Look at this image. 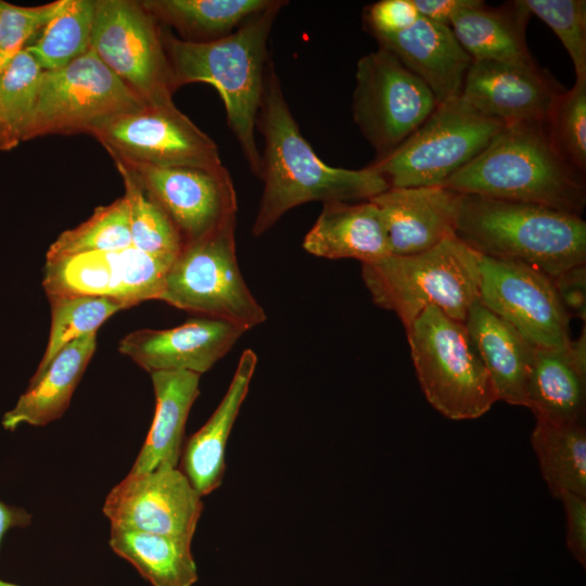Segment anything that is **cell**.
Listing matches in <instances>:
<instances>
[{
	"mask_svg": "<svg viewBox=\"0 0 586 586\" xmlns=\"http://www.w3.org/2000/svg\"><path fill=\"white\" fill-rule=\"evenodd\" d=\"M286 3L271 0L235 30L212 41H186L163 31L175 90L183 85L203 82L218 91L228 126L250 170L259 179L263 164L255 129L269 62L268 40L275 21Z\"/></svg>",
	"mask_w": 586,
	"mask_h": 586,
	"instance_id": "2",
	"label": "cell"
},
{
	"mask_svg": "<svg viewBox=\"0 0 586 586\" xmlns=\"http://www.w3.org/2000/svg\"><path fill=\"white\" fill-rule=\"evenodd\" d=\"M480 301L537 347L566 345L570 314L553 278L532 266L480 255Z\"/></svg>",
	"mask_w": 586,
	"mask_h": 586,
	"instance_id": "14",
	"label": "cell"
},
{
	"mask_svg": "<svg viewBox=\"0 0 586 586\" xmlns=\"http://www.w3.org/2000/svg\"><path fill=\"white\" fill-rule=\"evenodd\" d=\"M143 103L90 48L64 67L43 71L24 141L91 133Z\"/></svg>",
	"mask_w": 586,
	"mask_h": 586,
	"instance_id": "9",
	"label": "cell"
},
{
	"mask_svg": "<svg viewBox=\"0 0 586 586\" xmlns=\"http://www.w3.org/2000/svg\"><path fill=\"white\" fill-rule=\"evenodd\" d=\"M560 39L573 63L575 78L586 77V1L524 0Z\"/></svg>",
	"mask_w": 586,
	"mask_h": 586,
	"instance_id": "37",
	"label": "cell"
},
{
	"mask_svg": "<svg viewBox=\"0 0 586 586\" xmlns=\"http://www.w3.org/2000/svg\"><path fill=\"white\" fill-rule=\"evenodd\" d=\"M564 89L528 62L472 61L461 97L477 112L504 124L545 122Z\"/></svg>",
	"mask_w": 586,
	"mask_h": 586,
	"instance_id": "17",
	"label": "cell"
},
{
	"mask_svg": "<svg viewBox=\"0 0 586 586\" xmlns=\"http://www.w3.org/2000/svg\"><path fill=\"white\" fill-rule=\"evenodd\" d=\"M441 186L578 216L586 204L585 175L561 155L545 122L506 124L477 156Z\"/></svg>",
	"mask_w": 586,
	"mask_h": 586,
	"instance_id": "3",
	"label": "cell"
},
{
	"mask_svg": "<svg viewBox=\"0 0 586 586\" xmlns=\"http://www.w3.org/2000/svg\"><path fill=\"white\" fill-rule=\"evenodd\" d=\"M526 407L536 419L584 422L586 407V335L566 345L535 348Z\"/></svg>",
	"mask_w": 586,
	"mask_h": 586,
	"instance_id": "21",
	"label": "cell"
},
{
	"mask_svg": "<svg viewBox=\"0 0 586 586\" xmlns=\"http://www.w3.org/2000/svg\"><path fill=\"white\" fill-rule=\"evenodd\" d=\"M419 18L412 0H381L364 10V26L372 36L403 31Z\"/></svg>",
	"mask_w": 586,
	"mask_h": 586,
	"instance_id": "39",
	"label": "cell"
},
{
	"mask_svg": "<svg viewBox=\"0 0 586 586\" xmlns=\"http://www.w3.org/2000/svg\"><path fill=\"white\" fill-rule=\"evenodd\" d=\"M66 0L20 7L0 0V72L63 9Z\"/></svg>",
	"mask_w": 586,
	"mask_h": 586,
	"instance_id": "38",
	"label": "cell"
},
{
	"mask_svg": "<svg viewBox=\"0 0 586 586\" xmlns=\"http://www.w3.org/2000/svg\"><path fill=\"white\" fill-rule=\"evenodd\" d=\"M150 374L155 413L130 470L133 473L177 468L183 449L186 422L200 393V374L189 371H156Z\"/></svg>",
	"mask_w": 586,
	"mask_h": 586,
	"instance_id": "26",
	"label": "cell"
},
{
	"mask_svg": "<svg viewBox=\"0 0 586 586\" xmlns=\"http://www.w3.org/2000/svg\"><path fill=\"white\" fill-rule=\"evenodd\" d=\"M459 193L442 186L388 188L372 196L392 255L426 251L455 234Z\"/></svg>",
	"mask_w": 586,
	"mask_h": 586,
	"instance_id": "19",
	"label": "cell"
},
{
	"mask_svg": "<svg viewBox=\"0 0 586 586\" xmlns=\"http://www.w3.org/2000/svg\"><path fill=\"white\" fill-rule=\"evenodd\" d=\"M438 105L430 88L379 47L356 66L353 119L381 158L400 145Z\"/></svg>",
	"mask_w": 586,
	"mask_h": 586,
	"instance_id": "10",
	"label": "cell"
},
{
	"mask_svg": "<svg viewBox=\"0 0 586 586\" xmlns=\"http://www.w3.org/2000/svg\"><path fill=\"white\" fill-rule=\"evenodd\" d=\"M178 468L129 472L107 494L103 513L111 527L192 540L203 504Z\"/></svg>",
	"mask_w": 586,
	"mask_h": 586,
	"instance_id": "16",
	"label": "cell"
},
{
	"mask_svg": "<svg viewBox=\"0 0 586 586\" xmlns=\"http://www.w3.org/2000/svg\"><path fill=\"white\" fill-rule=\"evenodd\" d=\"M16 145L13 142L8 128L5 126L1 109H0V151H10L14 149Z\"/></svg>",
	"mask_w": 586,
	"mask_h": 586,
	"instance_id": "44",
	"label": "cell"
},
{
	"mask_svg": "<svg viewBox=\"0 0 586 586\" xmlns=\"http://www.w3.org/2000/svg\"><path fill=\"white\" fill-rule=\"evenodd\" d=\"M373 37L430 88L438 104L460 97L473 60L450 27L420 16L403 31Z\"/></svg>",
	"mask_w": 586,
	"mask_h": 586,
	"instance_id": "20",
	"label": "cell"
},
{
	"mask_svg": "<svg viewBox=\"0 0 586 586\" xmlns=\"http://www.w3.org/2000/svg\"><path fill=\"white\" fill-rule=\"evenodd\" d=\"M51 329L44 354L36 374L42 372L53 357L68 343L97 333L115 313L127 309L122 303L101 296H64L49 298Z\"/></svg>",
	"mask_w": 586,
	"mask_h": 586,
	"instance_id": "34",
	"label": "cell"
},
{
	"mask_svg": "<svg viewBox=\"0 0 586 586\" xmlns=\"http://www.w3.org/2000/svg\"><path fill=\"white\" fill-rule=\"evenodd\" d=\"M455 235L480 255L551 278L586 264L582 216L546 206L459 193Z\"/></svg>",
	"mask_w": 586,
	"mask_h": 586,
	"instance_id": "4",
	"label": "cell"
},
{
	"mask_svg": "<svg viewBox=\"0 0 586 586\" xmlns=\"http://www.w3.org/2000/svg\"><path fill=\"white\" fill-rule=\"evenodd\" d=\"M256 128L264 138V190L252 227L259 237L288 211L307 202H359L388 189L373 168L346 169L326 164L303 137L269 60Z\"/></svg>",
	"mask_w": 586,
	"mask_h": 586,
	"instance_id": "1",
	"label": "cell"
},
{
	"mask_svg": "<svg viewBox=\"0 0 586 586\" xmlns=\"http://www.w3.org/2000/svg\"><path fill=\"white\" fill-rule=\"evenodd\" d=\"M42 72L25 49L0 72V109L15 145L24 141Z\"/></svg>",
	"mask_w": 586,
	"mask_h": 586,
	"instance_id": "35",
	"label": "cell"
},
{
	"mask_svg": "<svg viewBox=\"0 0 586 586\" xmlns=\"http://www.w3.org/2000/svg\"><path fill=\"white\" fill-rule=\"evenodd\" d=\"M235 222L182 247L165 276L158 301L246 331L266 320L238 264Z\"/></svg>",
	"mask_w": 586,
	"mask_h": 586,
	"instance_id": "7",
	"label": "cell"
},
{
	"mask_svg": "<svg viewBox=\"0 0 586 586\" xmlns=\"http://www.w3.org/2000/svg\"><path fill=\"white\" fill-rule=\"evenodd\" d=\"M113 162L123 179L129 205L132 246L149 254L177 256L184 243L168 214L123 164Z\"/></svg>",
	"mask_w": 586,
	"mask_h": 586,
	"instance_id": "32",
	"label": "cell"
},
{
	"mask_svg": "<svg viewBox=\"0 0 586 586\" xmlns=\"http://www.w3.org/2000/svg\"><path fill=\"white\" fill-rule=\"evenodd\" d=\"M111 157L158 167L224 166L215 141L174 102L142 104L92 133Z\"/></svg>",
	"mask_w": 586,
	"mask_h": 586,
	"instance_id": "12",
	"label": "cell"
},
{
	"mask_svg": "<svg viewBox=\"0 0 586 586\" xmlns=\"http://www.w3.org/2000/svg\"><path fill=\"white\" fill-rule=\"evenodd\" d=\"M586 264L575 266L553 278L559 297L572 317L585 321L586 313Z\"/></svg>",
	"mask_w": 586,
	"mask_h": 586,
	"instance_id": "41",
	"label": "cell"
},
{
	"mask_svg": "<svg viewBox=\"0 0 586 586\" xmlns=\"http://www.w3.org/2000/svg\"><path fill=\"white\" fill-rule=\"evenodd\" d=\"M479 0H412L421 17L450 27L455 15Z\"/></svg>",
	"mask_w": 586,
	"mask_h": 586,
	"instance_id": "42",
	"label": "cell"
},
{
	"mask_svg": "<svg viewBox=\"0 0 586 586\" xmlns=\"http://www.w3.org/2000/svg\"><path fill=\"white\" fill-rule=\"evenodd\" d=\"M130 246L129 205L123 195L107 205L98 206L77 227L63 231L49 246L46 259Z\"/></svg>",
	"mask_w": 586,
	"mask_h": 586,
	"instance_id": "33",
	"label": "cell"
},
{
	"mask_svg": "<svg viewBox=\"0 0 586 586\" xmlns=\"http://www.w3.org/2000/svg\"><path fill=\"white\" fill-rule=\"evenodd\" d=\"M256 365V354L250 348L245 349L221 402L183 446L181 471L201 496L211 494L222 482L227 441L249 392Z\"/></svg>",
	"mask_w": 586,
	"mask_h": 586,
	"instance_id": "24",
	"label": "cell"
},
{
	"mask_svg": "<svg viewBox=\"0 0 586 586\" xmlns=\"http://www.w3.org/2000/svg\"><path fill=\"white\" fill-rule=\"evenodd\" d=\"M464 324L491 377L498 400L526 407V390L536 346L477 301Z\"/></svg>",
	"mask_w": 586,
	"mask_h": 586,
	"instance_id": "23",
	"label": "cell"
},
{
	"mask_svg": "<svg viewBox=\"0 0 586 586\" xmlns=\"http://www.w3.org/2000/svg\"><path fill=\"white\" fill-rule=\"evenodd\" d=\"M546 126L561 155L579 173L586 171V77L556 99Z\"/></svg>",
	"mask_w": 586,
	"mask_h": 586,
	"instance_id": "36",
	"label": "cell"
},
{
	"mask_svg": "<svg viewBox=\"0 0 586 586\" xmlns=\"http://www.w3.org/2000/svg\"><path fill=\"white\" fill-rule=\"evenodd\" d=\"M309 254L371 264L391 255L384 222L371 200L323 203L303 241Z\"/></svg>",
	"mask_w": 586,
	"mask_h": 586,
	"instance_id": "22",
	"label": "cell"
},
{
	"mask_svg": "<svg viewBox=\"0 0 586 586\" xmlns=\"http://www.w3.org/2000/svg\"><path fill=\"white\" fill-rule=\"evenodd\" d=\"M561 499L565 513V542L572 557L585 568L586 564V496L563 494Z\"/></svg>",
	"mask_w": 586,
	"mask_h": 586,
	"instance_id": "40",
	"label": "cell"
},
{
	"mask_svg": "<svg viewBox=\"0 0 586 586\" xmlns=\"http://www.w3.org/2000/svg\"><path fill=\"white\" fill-rule=\"evenodd\" d=\"M524 0L492 8L479 0L458 12L450 28L473 61L528 62L525 30L531 17Z\"/></svg>",
	"mask_w": 586,
	"mask_h": 586,
	"instance_id": "27",
	"label": "cell"
},
{
	"mask_svg": "<svg viewBox=\"0 0 586 586\" xmlns=\"http://www.w3.org/2000/svg\"><path fill=\"white\" fill-rule=\"evenodd\" d=\"M271 0H143L160 24L175 28L181 39L206 42L235 30Z\"/></svg>",
	"mask_w": 586,
	"mask_h": 586,
	"instance_id": "29",
	"label": "cell"
},
{
	"mask_svg": "<svg viewBox=\"0 0 586 586\" xmlns=\"http://www.w3.org/2000/svg\"><path fill=\"white\" fill-rule=\"evenodd\" d=\"M246 332L232 322L199 316L170 329H140L118 343V352L145 371L207 372Z\"/></svg>",
	"mask_w": 586,
	"mask_h": 586,
	"instance_id": "18",
	"label": "cell"
},
{
	"mask_svg": "<svg viewBox=\"0 0 586 586\" xmlns=\"http://www.w3.org/2000/svg\"><path fill=\"white\" fill-rule=\"evenodd\" d=\"M95 348L97 333L64 346L42 372L30 378L15 406L4 413L3 428L15 431L22 424L42 426L59 419L67 409Z\"/></svg>",
	"mask_w": 586,
	"mask_h": 586,
	"instance_id": "25",
	"label": "cell"
},
{
	"mask_svg": "<svg viewBox=\"0 0 586 586\" xmlns=\"http://www.w3.org/2000/svg\"><path fill=\"white\" fill-rule=\"evenodd\" d=\"M406 332L422 392L440 413L476 419L498 400L464 322L429 305Z\"/></svg>",
	"mask_w": 586,
	"mask_h": 586,
	"instance_id": "6",
	"label": "cell"
},
{
	"mask_svg": "<svg viewBox=\"0 0 586 586\" xmlns=\"http://www.w3.org/2000/svg\"><path fill=\"white\" fill-rule=\"evenodd\" d=\"M479 258L453 234L420 253L362 264L361 278L372 302L395 313L406 330L429 305L464 322L480 301Z\"/></svg>",
	"mask_w": 586,
	"mask_h": 586,
	"instance_id": "5",
	"label": "cell"
},
{
	"mask_svg": "<svg viewBox=\"0 0 586 586\" xmlns=\"http://www.w3.org/2000/svg\"><path fill=\"white\" fill-rule=\"evenodd\" d=\"M90 48L145 104L173 102L163 29L133 0H95Z\"/></svg>",
	"mask_w": 586,
	"mask_h": 586,
	"instance_id": "11",
	"label": "cell"
},
{
	"mask_svg": "<svg viewBox=\"0 0 586 586\" xmlns=\"http://www.w3.org/2000/svg\"><path fill=\"white\" fill-rule=\"evenodd\" d=\"M95 0H66L63 9L25 50L42 71L66 66L90 49Z\"/></svg>",
	"mask_w": 586,
	"mask_h": 586,
	"instance_id": "31",
	"label": "cell"
},
{
	"mask_svg": "<svg viewBox=\"0 0 586 586\" xmlns=\"http://www.w3.org/2000/svg\"><path fill=\"white\" fill-rule=\"evenodd\" d=\"M506 124L461 95L441 103L393 152L369 166L390 188L441 186L477 156Z\"/></svg>",
	"mask_w": 586,
	"mask_h": 586,
	"instance_id": "8",
	"label": "cell"
},
{
	"mask_svg": "<svg viewBox=\"0 0 586 586\" xmlns=\"http://www.w3.org/2000/svg\"><path fill=\"white\" fill-rule=\"evenodd\" d=\"M0 586H18V585L5 582V581L0 578Z\"/></svg>",
	"mask_w": 586,
	"mask_h": 586,
	"instance_id": "45",
	"label": "cell"
},
{
	"mask_svg": "<svg viewBox=\"0 0 586 586\" xmlns=\"http://www.w3.org/2000/svg\"><path fill=\"white\" fill-rule=\"evenodd\" d=\"M189 539L111 527L112 550L152 586H193L198 568Z\"/></svg>",
	"mask_w": 586,
	"mask_h": 586,
	"instance_id": "28",
	"label": "cell"
},
{
	"mask_svg": "<svg viewBox=\"0 0 586 586\" xmlns=\"http://www.w3.org/2000/svg\"><path fill=\"white\" fill-rule=\"evenodd\" d=\"M175 257L130 246L46 259L42 285L48 298L101 296L130 308L160 298Z\"/></svg>",
	"mask_w": 586,
	"mask_h": 586,
	"instance_id": "13",
	"label": "cell"
},
{
	"mask_svg": "<svg viewBox=\"0 0 586 586\" xmlns=\"http://www.w3.org/2000/svg\"><path fill=\"white\" fill-rule=\"evenodd\" d=\"M543 477L553 497L586 496V429L584 422L536 419L531 436Z\"/></svg>",
	"mask_w": 586,
	"mask_h": 586,
	"instance_id": "30",
	"label": "cell"
},
{
	"mask_svg": "<svg viewBox=\"0 0 586 586\" xmlns=\"http://www.w3.org/2000/svg\"><path fill=\"white\" fill-rule=\"evenodd\" d=\"M30 514L25 510L0 501V545L9 530L26 526L30 523Z\"/></svg>",
	"mask_w": 586,
	"mask_h": 586,
	"instance_id": "43",
	"label": "cell"
},
{
	"mask_svg": "<svg viewBox=\"0 0 586 586\" xmlns=\"http://www.w3.org/2000/svg\"><path fill=\"white\" fill-rule=\"evenodd\" d=\"M112 160L123 164L156 199L184 245L237 221V193L225 165L158 167Z\"/></svg>",
	"mask_w": 586,
	"mask_h": 586,
	"instance_id": "15",
	"label": "cell"
}]
</instances>
